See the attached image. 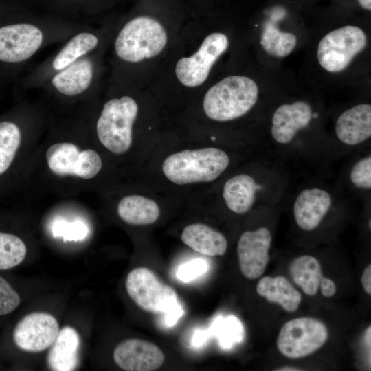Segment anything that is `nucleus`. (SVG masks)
I'll return each mask as SVG.
<instances>
[{"label": "nucleus", "mask_w": 371, "mask_h": 371, "mask_svg": "<svg viewBox=\"0 0 371 371\" xmlns=\"http://www.w3.org/2000/svg\"><path fill=\"white\" fill-rule=\"evenodd\" d=\"M82 25L62 19L38 17L19 4L0 1V76L17 81L43 49L65 41Z\"/></svg>", "instance_id": "f257e3e1"}, {"label": "nucleus", "mask_w": 371, "mask_h": 371, "mask_svg": "<svg viewBox=\"0 0 371 371\" xmlns=\"http://www.w3.org/2000/svg\"><path fill=\"white\" fill-rule=\"evenodd\" d=\"M258 95V85L252 78L229 76L208 89L203 108L205 115L212 120L232 121L249 112L257 103Z\"/></svg>", "instance_id": "f03ea898"}, {"label": "nucleus", "mask_w": 371, "mask_h": 371, "mask_svg": "<svg viewBox=\"0 0 371 371\" xmlns=\"http://www.w3.org/2000/svg\"><path fill=\"white\" fill-rule=\"evenodd\" d=\"M167 41L162 24L142 14L130 19L120 29L113 41V51L119 61L135 64L158 55Z\"/></svg>", "instance_id": "7ed1b4c3"}, {"label": "nucleus", "mask_w": 371, "mask_h": 371, "mask_svg": "<svg viewBox=\"0 0 371 371\" xmlns=\"http://www.w3.org/2000/svg\"><path fill=\"white\" fill-rule=\"evenodd\" d=\"M229 162L227 153L218 148L183 150L167 157L162 171L177 185L210 182L227 168Z\"/></svg>", "instance_id": "20e7f679"}, {"label": "nucleus", "mask_w": 371, "mask_h": 371, "mask_svg": "<svg viewBox=\"0 0 371 371\" xmlns=\"http://www.w3.org/2000/svg\"><path fill=\"white\" fill-rule=\"evenodd\" d=\"M131 299L142 310L164 316L165 324L172 326L183 314L175 290L163 283L150 269L137 267L126 279Z\"/></svg>", "instance_id": "39448f33"}, {"label": "nucleus", "mask_w": 371, "mask_h": 371, "mask_svg": "<svg viewBox=\"0 0 371 371\" xmlns=\"http://www.w3.org/2000/svg\"><path fill=\"white\" fill-rule=\"evenodd\" d=\"M139 106L128 95L113 97L102 105L95 130L101 144L115 155L126 153L133 142V128Z\"/></svg>", "instance_id": "423d86ee"}, {"label": "nucleus", "mask_w": 371, "mask_h": 371, "mask_svg": "<svg viewBox=\"0 0 371 371\" xmlns=\"http://www.w3.org/2000/svg\"><path fill=\"white\" fill-rule=\"evenodd\" d=\"M101 42L98 30L82 25L57 52L20 77L16 85L23 89L41 88L53 75L99 48Z\"/></svg>", "instance_id": "0eeeda50"}, {"label": "nucleus", "mask_w": 371, "mask_h": 371, "mask_svg": "<svg viewBox=\"0 0 371 371\" xmlns=\"http://www.w3.org/2000/svg\"><path fill=\"white\" fill-rule=\"evenodd\" d=\"M101 52L100 46L53 75L41 88L60 100L87 98L98 80Z\"/></svg>", "instance_id": "6e6552de"}, {"label": "nucleus", "mask_w": 371, "mask_h": 371, "mask_svg": "<svg viewBox=\"0 0 371 371\" xmlns=\"http://www.w3.org/2000/svg\"><path fill=\"white\" fill-rule=\"evenodd\" d=\"M368 36L365 31L356 25H344L326 34L317 48L319 66L332 74L340 73L366 47Z\"/></svg>", "instance_id": "1a4fd4ad"}, {"label": "nucleus", "mask_w": 371, "mask_h": 371, "mask_svg": "<svg viewBox=\"0 0 371 371\" xmlns=\"http://www.w3.org/2000/svg\"><path fill=\"white\" fill-rule=\"evenodd\" d=\"M328 331L324 323L311 317L292 319L281 328L277 348L289 359H299L319 350L327 341Z\"/></svg>", "instance_id": "9d476101"}, {"label": "nucleus", "mask_w": 371, "mask_h": 371, "mask_svg": "<svg viewBox=\"0 0 371 371\" xmlns=\"http://www.w3.org/2000/svg\"><path fill=\"white\" fill-rule=\"evenodd\" d=\"M45 160L49 171L60 177L91 179L102 168V160L98 152L91 148L82 150L68 141L50 145L45 153Z\"/></svg>", "instance_id": "9b49d317"}, {"label": "nucleus", "mask_w": 371, "mask_h": 371, "mask_svg": "<svg viewBox=\"0 0 371 371\" xmlns=\"http://www.w3.org/2000/svg\"><path fill=\"white\" fill-rule=\"evenodd\" d=\"M228 45L229 40L225 34L213 32L207 35L194 54L177 61L175 70L178 80L188 87L202 85Z\"/></svg>", "instance_id": "f8f14e48"}, {"label": "nucleus", "mask_w": 371, "mask_h": 371, "mask_svg": "<svg viewBox=\"0 0 371 371\" xmlns=\"http://www.w3.org/2000/svg\"><path fill=\"white\" fill-rule=\"evenodd\" d=\"M59 332L56 319L47 313L36 312L21 319L12 331L14 345L27 352H40L49 348Z\"/></svg>", "instance_id": "ddd939ff"}, {"label": "nucleus", "mask_w": 371, "mask_h": 371, "mask_svg": "<svg viewBox=\"0 0 371 371\" xmlns=\"http://www.w3.org/2000/svg\"><path fill=\"white\" fill-rule=\"evenodd\" d=\"M25 109L18 106L0 117V189L14 170L28 120Z\"/></svg>", "instance_id": "4468645a"}, {"label": "nucleus", "mask_w": 371, "mask_h": 371, "mask_svg": "<svg viewBox=\"0 0 371 371\" xmlns=\"http://www.w3.org/2000/svg\"><path fill=\"white\" fill-rule=\"evenodd\" d=\"M271 241V233L266 227L247 230L241 234L237 244V255L240 270L245 278L254 280L264 273L269 261Z\"/></svg>", "instance_id": "2eb2a0df"}, {"label": "nucleus", "mask_w": 371, "mask_h": 371, "mask_svg": "<svg viewBox=\"0 0 371 371\" xmlns=\"http://www.w3.org/2000/svg\"><path fill=\"white\" fill-rule=\"evenodd\" d=\"M313 117V109L306 101L280 104L271 117L270 132L273 139L282 146L291 144L310 125Z\"/></svg>", "instance_id": "dca6fc26"}, {"label": "nucleus", "mask_w": 371, "mask_h": 371, "mask_svg": "<svg viewBox=\"0 0 371 371\" xmlns=\"http://www.w3.org/2000/svg\"><path fill=\"white\" fill-rule=\"evenodd\" d=\"M113 357L116 365L126 371H153L164 361V355L159 346L140 339L122 341L114 349Z\"/></svg>", "instance_id": "f3484780"}, {"label": "nucleus", "mask_w": 371, "mask_h": 371, "mask_svg": "<svg viewBox=\"0 0 371 371\" xmlns=\"http://www.w3.org/2000/svg\"><path fill=\"white\" fill-rule=\"evenodd\" d=\"M333 199L331 194L317 186L301 190L295 197L293 214L297 226L304 231L315 229L331 209Z\"/></svg>", "instance_id": "a211bd4d"}, {"label": "nucleus", "mask_w": 371, "mask_h": 371, "mask_svg": "<svg viewBox=\"0 0 371 371\" xmlns=\"http://www.w3.org/2000/svg\"><path fill=\"white\" fill-rule=\"evenodd\" d=\"M335 132L337 139L347 146H356L370 139V104H358L343 111L336 120Z\"/></svg>", "instance_id": "6ab92c4d"}, {"label": "nucleus", "mask_w": 371, "mask_h": 371, "mask_svg": "<svg viewBox=\"0 0 371 371\" xmlns=\"http://www.w3.org/2000/svg\"><path fill=\"white\" fill-rule=\"evenodd\" d=\"M263 185L257 182L251 175H236L226 181L223 188V198L229 210L236 214H245L254 205L259 191Z\"/></svg>", "instance_id": "aec40b11"}, {"label": "nucleus", "mask_w": 371, "mask_h": 371, "mask_svg": "<svg viewBox=\"0 0 371 371\" xmlns=\"http://www.w3.org/2000/svg\"><path fill=\"white\" fill-rule=\"evenodd\" d=\"M80 346V338L74 328H62L50 346L47 357L49 368L54 371L75 370L78 364Z\"/></svg>", "instance_id": "412c9836"}, {"label": "nucleus", "mask_w": 371, "mask_h": 371, "mask_svg": "<svg viewBox=\"0 0 371 371\" xmlns=\"http://www.w3.org/2000/svg\"><path fill=\"white\" fill-rule=\"evenodd\" d=\"M181 240L194 251L208 256H223L227 249V240L220 232L203 223L186 226Z\"/></svg>", "instance_id": "4be33fe9"}, {"label": "nucleus", "mask_w": 371, "mask_h": 371, "mask_svg": "<svg viewBox=\"0 0 371 371\" xmlns=\"http://www.w3.org/2000/svg\"><path fill=\"white\" fill-rule=\"evenodd\" d=\"M256 293L289 313L296 311L302 301L301 293L282 276L262 277L257 284Z\"/></svg>", "instance_id": "5701e85b"}, {"label": "nucleus", "mask_w": 371, "mask_h": 371, "mask_svg": "<svg viewBox=\"0 0 371 371\" xmlns=\"http://www.w3.org/2000/svg\"><path fill=\"white\" fill-rule=\"evenodd\" d=\"M117 212L124 222L133 225L153 224L160 215L159 207L154 200L137 194L122 198Z\"/></svg>", "instance_id": "b1692460"}, {"label": "nucleus", "mask_w": 371, "mask_h": 371, "mask_svg": "<svg viewBox=\"0 0 371 371\" xmlns=\"http://www.w3.org/2000/svg\"><path fill=\"white\" fill-rule=\"evenodd\" d=\"M294 282L309 296L315 295L323 278L319 260L311 255H302L293 259L289 265Z\"/></svg>", "instance_id": "393cba45"}, {"label": "nucleus", "mask_w": 371, "mask_h": 371, "mask_svg": "<svg viewBox=\"0 0 371 371\" xmlns=\"http://www.w3.org/2000/svg\"><path fill=\"white\" fill-rule=\"evenodd\" d=\"M297 41L294 34L281 31L274 25L268 23L262 32L260 43L269 55L276 58H284L293 52Z\"/></svg>", "instance_id": "a878e982"}, {"label": "nucleus", "mask_w": 371, "mask_h": 371, "mask_svg": "<svg viewBox=\"0 0 371 371\" xmlns=\"http://www.w3.org/2000/svg\"><path fill=\"white\" fill-rule=\"evenodd\" d=\"M349 179L352 185L359 190L371 189V156L368 155L359 159L351 167Z\"/></svg>", "instance_id": "bb28decb"}, {"label": "nucleus", "mask_w": 371, "mask_h": 371, "mask_svg": "<svg viewBox=\"0 0 371 371\" xmlns=\"http://www.w3.org/2000/svg\"><path fill=\"white\" fill-rule=\"evenodd\" d=\"M20 303L18 292L6 278L0 276V317L13 313Z\"/></svg>", "instance_id": "cd10ccee"}, {"label": "nucleus", "mask_w": 371, "mask_h": 371, "mask_svg": "<svg viewBox=\"0 0 371 371\" xmlns=\"http://www.w3.org/2000/svg\"><path fill=\"white\" fill-rule=\"evenodd\" d=\"M53 232L54 236H63L66 240H78L85 238L87 229L82 223H58L54 225Z\"/></svg>", "instance_id": "c85d7f7f"}, {"label": "nucleus", "mask_w": 371, "mask_h": 371, "mask_svg": "<svg viewBox=\"0 0 371 371\" xmlns=\"http://www.w3.org/2000/svg\"><path fill=\"white\" fill-rule=\"evenodd\" d=\"M207 269V262L203 260L198 259L181 265L177 274L180 280L186 282L203 274Z\"/></svg>", "instance_id": "c756f323"}, {"label": "nucleus", "mask_w": 371, "mask_h": 371, "mask_svg": "<svg viewBox=\"0 0 371 371\" xmlns=\"http://www.w3.org/2000/svg\"><path fill=\"white\" fill-rule=\"evenodd\" d=\"M91 0H54L55 5H59L62 10H74V9L79 10L83 8L87 10V5L89 4L88 1Z\"/></svg>", "instance_id": "7c9ffc66"}, {"label": "nucleus", "mask_w": 371, "mask_h": 371, "mask_svg": "<svg viewBox=\"0 0 371 371\" xmlns=\"http://www.w3.org/2000/svg\"><path fill=\"white\" fill-rule=\"evenodd\" d=\"M319 287L322 295L325 297L333 296L337 291L335 283L330 278L325 276L322 279Z\"/></svg>", "instance_id": "2f4dec72"}, {"label": "nucleus", "mask_w": 371, "mask_h": 371, "mask_svg": "<svg viewBox=\"0 0 371 371\" xmlns=\"http://www.w3.org/2000/svg\"><path fill=\"white\" fill-rule=\"evenodd\" d=\"M361 282L363 289L365 292L370 295H371V265H368L363 270Z\"/></svg>", "instance_id": "473e14b6"}, {"label": "nucleus", "mask_w": 371, "mask_h": 371, "mask_svg": "<svg viewBox=\"0 0 371 371\" xmlns=\"http://www.w3.org/2000/svg\"><path fill=\"white\" fill-rule=\"evenodd\" d=\"M360 5L368 10H371V0H357Z\"/></svg>", "instance_id": "72a5a7b5"}, {"label": "nucleus", "mask_w": 371, "mask_h": 371, "mask_svg": "<svg viewBox=\"0 0 371 371\" xmlns=\"http://www.w3.org/2000/svg\"><path fill=\"white\" fill-rule=\"evenodd\" d=\"M0 1L10 2V3H13L25 6V4L27 3L29 0H0Z\"/></svg>", "instance_id": "f704fd0d"}, {"label": "nucleus", "mask_w": 371, "mask_h": 371, "mask_svg": "<svg viewBox=\"0 0 371 371\" xmlns=\"http://www.w3.org/2000/svg\"><path fill=\"white\" fill-rule=\"evenodd\" d=\"M276 370H281V371H282V370H286V371L290 370L291 371H291H293V370H301L297 369V368H293V367H291V366H285V367L280 368V369Z\"/></svg>", "instance_id": "c9c22d12"}, {"label": "nucleus", "mask_w": 371, "mask_h": 371, "mask_svg": "<svg viewBox=\"0 0 371 371\" xmlns=\"http://www.w3.org/2000/svg\"><path fill=\"white\" fill-rule=\"evenodd\" d=\"M5 84H7V82L0 76V88H1Z\"/></svg>", "instance_id": "e433bc0d"}]
</instances>
